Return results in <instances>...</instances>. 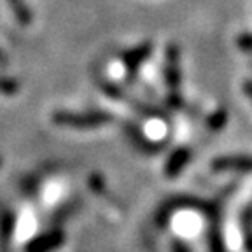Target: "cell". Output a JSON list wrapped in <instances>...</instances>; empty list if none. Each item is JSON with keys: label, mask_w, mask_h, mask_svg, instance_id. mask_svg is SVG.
<instances>
[{"label": "cell", "mask_w": 252, "mask_h": 252, "mask_svg": "<svg viewBox=\"0 0 252 252\" xmlns=\"http://www.w3.org/2000/svg\"><path fill=\"white\" fill-rule=\"evenodd\" d=\"M112 121V116L102 112V110H93V112H84V114H75V112H67V110H60L53 114V123L65 128H75V130H93L107 123Z\"/></svg>", "instance_id": "obj_1"}, {"label": "cell", "mask_w": 252, "mask_h": 252, "mask_svg": "<svg viewBox=\"0 0 252 252\" xmlns=\"http://www.w3.org/2000/svg\"><path fill=\"white\" fill-rule=\"evenodd\" d=\"M165 81L170 91V103L173 107H181L182 98L179 94L181 88V63H179V47L175 44H170L165 53Z\"/></svg>", "instance_id": "obj_2"}, {"label": "cell", "mask_w": 252, "mask_h": 252, "mask_svg": "<svg viewBox=\"0 0 252 252\" xmlns=\"http://www.w3.org/2000/svg\"><path fill=\"white\" fill-rule=\"evenodd\" d=\"M212 168L216 172H252V158L224 156L214 159Z\"/></svg>", "instance_id": "obj_3"}, {"label": "cell", "mask_w": 252, "mask_h": 252, "mask_svg": "<svg viewBox=\"0 0 252 252\" xmlns=\"http://www.w3.org/2000/svg\"><path fill=\"white\" fill-rule=\"evenodd\" d=\"M63 244L62 231H49L40 235L27 245V252H51Z\"/></svg>", "instance_id": "obj_4"}, {"label": "cell", "mask_w": 252, "mask_h": 252, "mask_svg": "<svg viewBox=\"0 0 252 252\" xmlns=\"http://www.w3.org/2000/svg\"><path fill=\"white\" fill-rule=\"evenodd\" d=\"M153 51V44L151 42H144L140 46H135L131 47L130 51H126L123 55V63L126 65V68L131 72H135L138 67H140V63H144L147 60V56L151 55Z\"/></svg>", "instance_id": "obj_5"}, {"label": "cell", "mask_w": 252, "mask_h": 252, "mask_svg": "<svg viewBox=\"0 0 252 252\" xmlns=\"http://www.w3.org/2000/svg\"><path fill=\"white\" fill-rule=\"evenodd\" d=\"M191 159V151L189 149H177L173 151L172 156L166 159L165 165V173L168 177H175L184 170V166L188 165V161Z\"/></svg>", "instance_id": "obj_6"}, {"label": "cell", "mask_w": 252, "mask_h": 252, "mask_svg": "<svg viewBox=\"0 0 252 252\" xmlns=\"http://www.w3.org/2000/svg\"><path fill=\"white\" fill-rule=\"evenodd\" d=\"M7 2H9V7L14 12L16 20L20 21L21 25L32 23V11H30V7L25 4V0H7Z\"/></svg>", "instance_id": "obj_7"}, {"label": "cell", "mask_w": 252, "mask_h": 252, "mask_svg": "<svg viewBox=\"0 0 252 252\" xmlns=\"http://www.w3.org/2000/svg\"><path fill=\"white\" fill-rule=\"evenodd\" d=\"M226 121H228V112H226V109H219L207 119V126H209V130L219 131L226 126Z\"/></svg>", "instance_id": "obj_8"}, {"label": "cell", "mask_w": 252, "mask_h": 252, "mask_svg": "<svg viewBox=\"0 0 252 252\" xmlns=\"http://www.w3.org/2000/svg\"><path fill=\"white\" fill-rule=\"evenodd\" d=\"M20 90L18 83L12 81V79H2L0 77V93H5V94H12L16 91Z\"/></svg>", "instance_id": "obj_9"}, {"label": "cell", "mask_w": 252, "mask_h": 252, "mask_svg": "<svg viewBox=\"0 0 252 252\" xmlns=\"http://www.w3.org/2000/svg\"><path fill=\"white\" fill-rule=\"evenodd\" d=\"M236 46L240 47L242 51H252V33H242L236 39Z\"/></svg>", "instance_id": "obj_10"}, {"label": "cell", "mask_w": 252, "mask_h": 252, "mask_svg": "<svg viewBox=\"0 0 252 252\" xmlns=\"http://www.w3.org/2000/svg\"><path fill=\"white\" fill-rule=\"evenodd\" d=\"M244 231H245V247L249 252H252V222L251 219H244Z\"/></svg>", "instance_id": "obj_11"}, {"label": "cell", "mask_w": 252, "mask_h": 252, "mask_svg": "<svg viewBox=\"0 0 252 252\" xmlns=\"http://www.w3.org/2000/svg\"><path fill=\"white\" fill-rule=\"evenodd\" d=\"M172 251H173V252H189V249L186 247L184 244H181V242H173Z\"/></svg>", "instance_id": "obj_12"}, {"label": "cell", "mask_w": 252, "mask_h": 252, "mask_svg": "<svg viewBox=\"0 0 252 252\" xmlns=\"http://www.w3.org/2000/svg\"><path fill=\"white\" fill-rule=\"evenodd\" d=\"M244 91H245V94H247L249 98H251V102H252V81H245Z\"/></svg>", "instance_id": "obj_13"}, {"label": "cell", "mask_w": 252, "mask_h": 252, "mask_svg": "<svg viewBox=\"0 0 252 252\" xmlns=\"http://www.w3.org/2000/svg\"><path fill=\"white\" fill-rule=\"evenodd\" d=\"M0 60H2V53H0Z\"/></svg>", "instance_id": "obj_14"}, {"label": "cell", "mask_w": 252, "mask_h": 252, "mask_svg": "<svg viewBox=\"0 0 252 252\" xmlns=\"http://www.w3.org/2000/svg\"><path fill=\"white\" fill-rule=\"evenodd\" d=\"M0 163H2V159H0Z\"/></svg>", "instance_id": "obj_15"}]
</instances>
